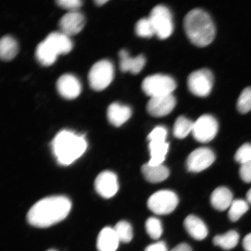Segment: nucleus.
<instances>
[{
  "mask_svg": "<svg viewBox=\"0 0 251 251\" xmlns=\"http://www.w3.org/2000/svg\"><path fill=\"white\" fill-rule=\"evenodd\" d=\"M136 32L138 36L144 38H150L155 34L149 18H143L138 21L136 25Z\"/></svg>",
  "mask_w": 251,
  "mask_h": 251,
  "instance_id": "c756f323",
  "label": "nucleus"
},
{
  "mask_svg": "<svg viewBox=\"0 0 251 251\" xmlns=\"http://www.w3.org/2000/svg\"><path fill=\"white\" fill-rule=\"evenodd\" d=\"M151 159L148 164L151 165L162 164L169 150V144L166 142H150Z\"/></svg>",
  "mask_w": 251,
  "mask_h": 251,
  "instance_id": "5701e85b",
  "label": "nucleus"
},
{
  "mask_svg": "<svg viewBox=\"0 0 251 251\" xmlns=\"http://www.w3.org/2000/svg\"><path fill=\"white\" fill-rule=\"evenodd\" d=\"M141 172L144 178L152 183H158L164 181L170 174L169 169L163 164L155 166L149 164L144 165L141 167Z\"/></svg>",
  "mask_w": 251,
  "mask_h": 251,
  "instance_id": "412c9836",
  "label": "nucleus"
},
{
  "mask_svg": "<svg viewBox=\"0 0 251 251\" xmlns=\"http://www.w3.org/2000/svg\"><path fill=\"white\" fill-rule=\"evenodd\" d=\"M178 203V197L173 191L161 190L157 191L149 198L147 205L155 214L164 215L174 211Z\"/></svg>",
  "mask_w": 251,
  "mask_h": 251,
  "instance_id": "0eeeda50",
  "label": "nucleus"
},
{
  "mask_svg": "<svg viewBox=\"0 0 251 251\" xmlns=\"http://www.w3.org/2000/svg\"><path fill=\"white\" fill-rule=\"evenodd\" d=\"M56 3L59 7L71 11H77L83 4V2L80 0H58Z\"/></svg>",
  "mask_w": 251,
  "mask_h": 251,
  "instance_id": "72a5a7b5",
  "label": "nucleus"
},
{
  "mask_svg": "<svg viewBox=\"0 0 251 251\" xmlns=\"http://www.w3.org/2000/svg\"><path fill=\"white\" fill-rule=\"evenodd\" d=\"M87 148L84 136L68 130L59 131L51 143L53 154L58 164L63 166L70 165L76 161Z\"/></svg>",
  "mask_w": 251,
  "mask_h": 251,
  "instance_id": "f03ea898",
  "label": "nucleus"
},
{
  "mask_svg": "<svg viewBox=\"0 0 251 251\" xmlns=\"http://www.w3.org/2000/svg\"><path fill=\"white\" fill-rule=\"evenodd\" d=\"M167 130L164 127L158 126L151 132L148 136L150 142H166Z\"/></svg>",
  "mask_w": 251,
  "mask_h": 251,
  "instance_id": "473e14b6",
  "label": "nucleus"
},
{
  "mask_svg": "<svg viewBox=\"0 0 251 251\" xmlns=\"http://www.w3.org/2000/svg\"><path fill=\"white\" fill-rule=\"evenodd\" d=\"M249 209V202L244 200H235L229 208L228 217L232 222H236Z\"/></svg>",
  "mask_w": 251,
  "mask_h": 251,
  "instance_id": "bb28decb",
  "label": "nucleus"
},
{
  "mask_svg": "<svg viewBox=\"0 0 251 251\" xmlns=\"http://www.w3.org/2000/svg\"><path fill=\"white\" fill-rule=\"evenodd\" d=\"M58 55L53 51L47 44L43 41L37 46L36 50V57L37 60L41 65L48 67L54 64Z\"/></svg>",
  "mask_w": 251,
  "mask_h": 251,
  "instance_id": "b1692460",
  "label": "nucleus"
},
{
  "mask_svg": "<svg viewBox=\"0 0 251 251\" xmlns=\"http://www.w3.org/2000/svg\"><path fill=\"white\" fill-rule=\"evenodd\" d=\"M184 27L188 38L198 47H205L212 42L215 27L212 18L202 9H194L186 15Z\"/></svg>",
  "mask_w": 251,
  "mask_h": 251,
  "instance_id": "7ed1b4c3",
  "label": "nucleus"
},
{
  "mask_svg": "<svg viewBox=\"0 0 251 251\" xmlns=\"http://www.w3.org/2000/svg\"><path fill=\"white\" fill-rule=\"evenodd\" d=\"M146 229L147 234L153 240H158L163 233L161 221L156 218H150L146 223Z\"/></svg>",
  "mask_w": 251,
  "mask_h": 251,
  "instance_id": "c85d7f7f",
  "label": "nucleus"
},
{
  "mask_svg": "<svg viewBox=\"0 0 251 251\" xmlns=\"http://www.w3.org/2000/svg\"><path fill=\"white\" fill-rule=\"evenodd\" d=\"M144 251H168V249L164 242L159 241L147 246Z\"/></svg>",
  "mask_w": 251,
  "mask_h": 251,
  "instance_id": "c9c22d12",
  "label": "nucleus"
},
{
  "mask_svg": "<svg viewBox=\"0 0 251 251\" xmlns=\"http://www.w3.org/2000/svg\"><path fill=\"white\" fill-rule=\"evenodd\" d=\"M120 243L114 228L106 227L100 231L97 238V247L99 251H116Z\"/></svg>",
  "mask_w": 251,
  "mask_h": 251,
  "instance_id": "f3484780",
  "label": "nucleus"
},
{
  "mask_svg": "<svg viewBox=\"0 0 251 251\" xmlns=\"http://www.w3.org/2000/svg\"><path fill=\"white\" fill-rule=\"evenodd\" d=\"M218 131L217 121L212 116L204 115L194 122L192 133L195 139L206 143L214 139Z\"/></svg>",
  "mask_w": 251,
  "mask_h": 251,
  "instance_id": "1a4fd4ad",
  "label": "nucleus"
},
{
  "mask_svg": "<svg viewBox=\"0 0 251 251\" xmlns=\"http://www.w3.org/2000/svg\"><path fill=\"white\" fill-rule=\"evenodd\" d=\"M141 87L143 92L151 98L172 94L176 83L170 76L157 74L144 78Z\"/></svg>",
  "mask_w": 251,
  "mask_h": 251,
  "instance_id": "20e7f679",
  "label": "nucleus"
},
{
  "mask_svg": "<svg viewBox=\"0 0 251 251\" xmlns=\"http://www.w3.org/2000/svg\"><path fill=\"white\" fill-rule=\"evenodd\" d=\"M240 175L246 183H251V161L241 165Z\"/></svg>",
  "mask_w": 251,
  "mask_h": 251,
  "instance_id": "f704fd0d",
  "label": "nucleus"
},
{
  "mask_svg": "<svg viewBox=\"0 0 251 251\" xmlns=\"http://www.w3.org/2000/svg\"><path fill=\"white\" fill-rule=\"evenodd\" d=\"M58 55L67 54L73 48L70 37L62 32H52L44 40Z\"/></svg>",
  "mask_w": 251,
  "mask_h": 251,
  "instance_id": "2eb2a0df",
  "label": "nucleus"
},
{
  "mask_svg": "<svg viewBox=\"0 0 251 251\" xmlns=\"http://www.w3.org/2000/svg\"><path fill=\"white\" fill-rule=\"evenodd\" d=\"M56 88L64 98L72 100L77 98L81 93V84L77 78L71 74L63 75L56 81Z\"/></svg>",
  "mask_w": 251,
  "mask_h": 251,
  "instance_id": "4468645a",
  "label": "nucleus"
},
{
  "mask_svg": "<svg viewBox=\"0 0 251 251\" xmlns=\"http://www.w3.org/2000/svg\"><path fill=\"white\" fill-rule=\"evenodd\" d=\"M184 226L187 233L195 240H203L208 235V230L206 225L196 216H188L184 220Z\"/></svg>",
  "mask_w": 251,
  "mask_h": 251,
  "instance_id": "a211bd4d",
  "label": "nucleus"
},
{
  "mask_svg": "<svg viewBox=\"0 0 251 251\" xmlns=\"http://www.w3.org/2000/svg\"><path fill=\"white\" fill-rule=\"evenodd\" d=\"M114 228L120 242L128 243L132 240L133 228L129 223L124 221L119 222Z\"/></svg>",
  "mask_w": 251,
  "mask_h": 251,
  "instance_id": "cd10ccee",
  "label": "nucleus"
},
{
  "mask_svg": "<svg viewBox=\"0 0 251 251\" xmlns=\"http://www.w3.org/2000/svg\"><path fill=\"white\" fill-rule=\"evenodd\" d=\"M237 109L241 114H246L251 111V87L246 88L241 92L237 101Z\"/></svg>",
  "mask_w": 251,
  "mask_h": 251,
  "instance_id": "7c9ffc66",
  "label": "nucleus"
},
{
  "mask_svg": "<svg viewBox=\"0 0 251 251\" xmlns=\"http://www.w3.org/2000/svg\"><path fill=\"white\" fill-rule=\"evenodd\" d=\"M71 208V201L67 197H47L31 207L27 213V221L34 227H49L67 218Z\"/></svg>",
  "mask_w": 251,
  "mask_h": 251,
  "instance_id": "f257e3e1",
  "label": "nucleus"
},
{
  "mask_svg": "<svg viewBox=\"0 0 251 251\" xmlns=\"http://www.w3.org/2000/svg\"><path fill=\"white\" fill-rule=\"evenodd\" d=\"M233 201V194L228 188L225 187L216 188L211 196L212 205L220 211H224L230 208Z\"/></svg>",
  "mask_w": 251,
  "mask_h": 251,
  "instance_id": "aec40b11",
  "label": "nucleus"
},
{
  "mask_svg": "<svg viewBox=\"0 0 251 251\" xmlns=\"http://www.w3.org/2000/svg\"><path fill=\"white\" fill-rule=\"evenodd\" d=\"M213 84V74L206 69L193 72L187 79L188 89L198 97L208 96L211 92Z\"/></svg>",
  "mask_w": 251,
  "mask_h": 251,
  "instance_id": "6e6552de",
  "label": "nucleus"
},
{
  "mask_svg": "<svg viewBox=\"0 0 251 251\" xmlns=\"http://www.w3.org/2000/svg\"><path fill=\"white\" fill-rule=\"evenodd\" d=\"M194 123L186 118L180 116L176 120L174 126V134L177 139H183L192 132Z\"/></svg>",
  "mask_w": 251,
  "mask_h": 251,
  "instance_id": "a878e982",
  "label": "nucleus"
},
{
  "mask_svg": "<svg viewBox=\"0 0 251 251\" xmlns=\"http://www.w3.org/2000/svg\"><path fill=\"white\" fill-rule=\"evenodd\" d=\"M243 245L246 251H251V233L244 237Z\"/></svg>",
  "mask_w": 251,
  "mask_h": 251,
  "instance_id": "4c0bfd02",
  "label": "nucleus"
},
{
  "mask_svg": "<svg viewBox=\"0 0 251 251\" xmlns=\"http://www.w3.org/2000/svg\"><path fill=\"white\" fill-rule=\"evenodd\" d=\"M18 52L17 41L10 36H3L0 41V57L2 61H10Z\"/></svg>",
  "mask_w": 251,
  "mask_h": 251,
  "instance_id": "4be33fe9",
  "label": "nucleus"
},
{
  "mask_svg": "<svg viewBox=\"0 0 251 251\" xmlns=\"http://www.w3.org/2000/svg\"><path fill=\"white\" fill-rule=\"evenodd\" d=\"M131 110L127 106L113 103L107 110L108 121L116 127L121 126L131 117Z\"/></svg>",
  "mask_w": 251,
  "mask_h": 251,
  "instance_id": "6ab92c4d",
  "label": "nucleus"
},
{
  "mask_svg": "<svg viewBox=\"0 0 251 251\" xmlns=\"http://www.w3.org/2000/svg\"><path fill=\"white\" fill-rule=\"evenodd\" d=\"M86 19L80 12L70 11L61 18L59 23L61 32L68 36L76 35L83 29Z\"/></svg>",
  "mask_w": 251,
  "mask_h": 251,
  "instance_id": "ddd939ff",
  "label": "nucleus"
},
{
  "mask_svg": "<svg viewBox=\"0 0 251 251\" xmlns=\"http://www.w3.org/2000/svg\"><path fill=\"white\" fill-rule=\"evenodd\" d=\"M215 160L214 153L208 148L197 149L188 156L186 165L188 171L200 172L209 167Z\"/></svg>",
  "mask_w": 251,
  "mask_h": 251,
  "instance_id": "9d476101",
  "label": "nucleus"
},
{
  "mask_svg": "<svg viewBox=\"0 0 251 251\" xmlns=\"http://www.w3.org/2000/svg\"><path fill=\"white\" fill-rule=\"evenodd\" d=\"M171 251H193L192 249L186 243H181L174 248Z\"/></svg>",
  "mask_w": 251,
  "mask_h": 251,
  "instance_id": "e433bc0d",
  "label": "nucleus"
},
{
  "mask_svg": "<svg viewBox=\"0 0 251 251\" xmlns=\"http://www.w3.org/2000/svg\"><path fill=\"white\" fill-rule=\"evenodd\" d=\"M47 251H56V250H52V249H51V250H49Z\"/></svg>",
  "mask_w": 251,
  "mask_h": 251,
  "instance_id": "a19ab883",
  "label": "nucleus"
},
{
  "mask_svg": "<svg viewBox=\"0 0 251 251\" xmlns=\"http://www.w3.org/2000/svg\"><path fill=\"white\" fill-rule=\"evenodd\" d=\"M94 186L100 196L110 199L117 193L119 189L117 175L111 171L102 172L97 177Z\"/></svg>",
  "mask_w": 251,
  "mask_h": 251,
  "instance_id": "9b49d317",
  "label": "nucleus"
},
{
  "mask_svg": "<svg viewBox=\"0 0 251 251\" xmlns=\"http://www.w3.org/2000/svg\"><path fill=\"white\" fill-rule=\"evenodd\" d=\"M247 202L251 204V188L247 193Z\"/></svg>",
  "mask_w": 251,
  "mask_h": 251,
  "instance_id": "ea45409f",
  "label": "nucleus"
},
{
  "mask_svg": "<svg viewBox=\"0 0 251 251\" xmlns=\"http://www.w3.org/2000/svg\"><path fill=\"white\" fill-rule=\"evenodd\" d=\"M120 58L121 70L124 72H129L133 74H138L143 70L146 64V58L143 55L131 58L126 50H122L119 52Z\"/></svg>",
  "mask_w": 251,
  "mask_h": 251,
  "instance_id": "dca6fc26",
  "label": "nucleus"
},
{
  "mask_svg": "<svg viewBox=\"0 0 251 251\" xmlns=\"http://www.w3.org/2000/svg\"><path fill=\"white\" fill-rule=\"evenodd\" d=\"M239 238V234L237 231L230 230L224 234L216 235L213 238V243L223 250H230L236 247Z\"/></svg>",
  "mask_w": 251,
  "mask_h": 251,
  "instance_id": "393cba45",
  "label": "nucleus"
},
{
  "mask_svg": "<svg viewBox=\"0 0 251 251\" xmlns=\"http://www.w3.org/2000/svg\"><path fill=\"white\" fill-rule=\"evenodd\" d=\"M176 103L175 97L170 95L151 97L147 104V110L153 117H164L170 114Z\"/></svg>",
  "mask_w": 251,
  "mask_h": 251,
  "instance_id": "f8f14e48",
  "label": "nucleus"
},
{
  "mask_svg": "<svg viewBox=\"0 0 251 251\" xmlns=\"http://www.w3.org/2000/svg\"><path fill=\"white\" fill-rule=\"evenodd\" d=\"M114 68L112 63L103 59L96 63L89 73L90 86L94 90L100 92L104 90L114 78Z\"/></svg>",
  "mask_w": 251,
  "mask_h": 251,
  "instance_id": "39448f33",
  "label": "nucleus"
},
{
  "mask_svg": "<svg viewBox=\"0 0 251 251\" xmlns=\"http://www.w3.org/2000/svg\"><path fill=\"white\" fill-rule=\"evenodd\" d=\"M151 22L155 33L161 39L170 36L174 30L170 11L164 5H157L150 12L149 18Z\"/></svg>",
  "mask_w": 251,
  "mask_h": 251,
  "instance_id": "423d86ee",
  "label": "nucleus"
},
{
  "mask_svg": "<svg viewBox=\"0 0 251 251\" xmlns=\"http://www.w3.org/2000/svg\"><path fill=\"white\" fill-rule=\"evenodd\" d=\"M236 162L241 165L251 161V144L246 143L237 151L234 156Z\"/></svg>",
  "mask_w": 251,
  "mask_h": 251,
  "instance_id": "2f4dec72",
  "label": "nucleus"
},
{
  "mask_svg": "<svg viewBox=\"0 0 251 251\" xmlns=\"http://www.w3.org/2000/svg\"><path fill=\"white\" fill-rule=\"evenodd\" d=\"M108 1L106 0H96V1H94L96 3V4L99 6L105 4L106 2H107Z\"/></svg>",
  "mask_w": 251,
  "mask_h": 251,
  "instance_id": "58836bf2",
  "label": "nucleus"
}]
</instances>
